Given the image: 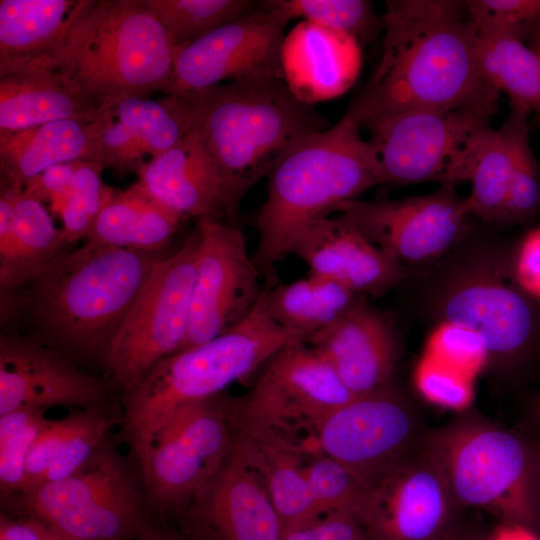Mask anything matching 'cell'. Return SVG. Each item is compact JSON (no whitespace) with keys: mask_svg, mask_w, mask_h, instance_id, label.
<instances>
[{"mask_svg":"<svg viewBox=\"0 0 540 540\" xmlns=\"http://www.w3.org/2000/svg\"><path fill=\"white\" fill-rule=\"evenodd\" d=\"M380 61L347 111L367 122L409 109L496 113L500 93L479 70L466 1L388 0Z\"/></svg>","mask_w":540,"mask_h":540,"instance_id":"cell-1","label":"cell"},{"mask_svg":"<svg viewBox=\"0 0 540 540\" xmlns=\"http://www.w3.org/2000/svg\"><path fill=\"white\" fill-rule=\"evenodd\" d=\"M361 128L346 112L334 125L300 139L268 173L252 256L264 279L274 275L275 263L307 226L384 184L379 160Z\"/></svg>","mask_w":540,"mask_h":540,"instance_id":"cell-2","label":"cell"},{"mask_svg":"<svg viewBox=\"0 0 540 540\" xmlns=\"http://www.w3.org/2000/svg\"><path fill=\"white\" fill-rule=\"evenodd\" d=\"M159 252L85 240L28 285L32 320L56 346L104 358L111 340L157 263Z\"/></svg>","mask_w":540,"mask_h":540,"instance_id":"cell-3","label":"cell"},{"mask_svg":"<svg viewBox=\"0 0 540 540\" xmlns=\"http://www.w3.org/2000/svg\"><path fill=\"white\" fill-rule=\"evenodd\" d=\"M175 52L144 0H86L64 39L42 59L72 79L96 105L106 106L167 94Z\"/></svg>","mask_w":540,"mask_h":540,"instance_id":"cell-4","label":"cell"},{"mask_svg":"<svg viewBox=\"0 0 540 540\" xmlns=\"http://www.w3.org/2000/svg\"><path fill=\"white\" fill-rule=\"evenodd\" d=\"M305 337L276 323L264 294L237 325L159 361L127 394L123 437L140 459L165 423L184 407L217 395L285 346Z\"/></svg>","mask_w":540,"mask_h":540,"instance_id":"cell-5","label":"cell"},{"mask_svg":"<svg viewBox=\"0 0 540 540\" xmlns=\"http://www.w3.org/2000/svg\"><path fill=\"white\" fill-rule=\"evenodd\" d=\"M192 128L247 192L300 139L329 127L282 75H260L182 94Z\"/></svg>","mask_w":540,"mask_h":540,"instance_id":"cell-6","label":"cell"},{"mask_svg":"<svg viewBox=\"0 0 540 540\" xmlns=\"http://www.w3.org/2000/svg\"><path fill=\"white\" fill-rule=\"evenodd\" d=\"M355 396L313 347L293 342L271 357L242 398L226 399L232 427L253 441L316 456V432L328 415Z\"/></svg>","mask_w":540,"mask_h":540,"instance_id":"cell-7","label":"cell"},{"mask_svg":"<svg viewBox=\"0 0 540 540\" xmlns=\"http://www.w3.org/2000/svg\"><path fill=\"white\" fill-rule=\"evenodd\" d=\"M426 443L456 503L483 509L504 523L527 526L538 519L535 451L520 437L489 423L467 420L435 433Z\"/></svg>","mask_w":540,"mask_h":540,"instance_id":"cell-8","label":"cell"},{"mask_svg":"<svg viewBox=\"0 0 540 540\" xmlns=\"http://www.w3.org/2000/svg\"><path fill=\"white\" fill-rule=\"evenodd\" d=\"M24 516L78 540H147L159 528L148 497L106 445L72 475L20 496Z\"/></svg>","mask_w":540,"mask_h":540,"instance_id":"cell-9","label":"cell"},{"mask_svg":"<svg viewBox=\"0 0 540 540\" xmlns=\"http://www.w3.org/2000/svg\"><path fill=\"white\" fill-rule=\"evenodd\" d=\"M198 246L195 229L177 251L157 263L109 344L104 359L125 394L175 353L185 337Z\"/></svg>","mask_w":540,"mask_h":540,"instance_id":"cell-10","label":"cell"},{"mask_svg":"<svg viewBox=\"0 0 540 540\" xmlns=\"http://www.w3.org/2000/svg\"><path fill=\"white\" fill-rule=\"evenodd\" d=\"M492 113L473 108L409 109L382 116L363 127L370 131L384 184L465 181L464 168L474 135L489 126Z\"/></svg>","mask_w":540,"mask_h":540,"instance_id":"cell-11","label":"cell"},{"mask_svg":"<svg viewBox=\"0 0 540 540\" xmlns=\"http://www.w3.org/2000/svg\"><path fill=\"white\" fill-rule=\"evenodd\" d=\"M225 399L220 395L175 413L139 459L151 510L190 504L224 462L233 440Z\"/></svg>","mask_w":540,"mask_h":540,"instance_id":"cell-12","label":"cell"},{"mask_svg":"<svg viewBox=\"0 0 540 540\" xmlns=\"http://www.w3.org/2000/svg\"><path fill=\"white\" fill-rule=\"evenodd\" d=\"M199 246L185 337L176 351L208 342L240 323L259 301L261 274L244 233L213 218L197 219Z\"/></svg>","mask_w":540,"mask_h":540,"instance_id":"cell-13","label":"cell"},{"mask_svg":"<svg viewBox=\"0 0 540 540\" xmlns=\"http://www.w3.org/2000/svg\"><path fill=\"white\" fill-rule=\"evenodd\" d=\"M418 439L412 409L390 387L353 398L328 415L315 435L318 455L341 464L367 488L404 459Z\"/></svg>","mask_w":540,"mask_h":540,"instance_id":"cell-14","label":"cell"},{"mask_svg":"<svg viewBox=\"0 0 540 540\" xmlns=\"http://www.w3.org/2000/svg\"><path fill=\"white\" fill-rule=\"evenodd\" d=\"M183 534L190 540H282L254 441L233 435L221 467L190 502Z\"/></svg>","mask_w":540,"mask_h":540,"instance_id":"cell-15","label":"cell"},{"mask_svg":"<svg viewBox=\"0 0 540 540\" xmlns=\"http://www.w3.org/2000/svg\"><path fill=\"white\" fill-rule=\"evenodd\" d=\"M338 212L367 240L405 265L433 260L461 236L471 214L455 191L441 184L437 191L398 200L354 199Z\"/></svg>","mask_w":540,"mask_h":540,"instance_id":"cell-16","label":"cell"},{"mask_svg":"<svg viewBox=\"0 0 540 540\" xmlns=\"http://www.w3.org/2000/svg\"><path fill=\"white\" fill-rule=\"evenodd\" d=\"M455 503L425 441L367 489L359 522L372 540H445Z\"/></svg>","mask_w":540,"mask_h":540,"instance_id":"cell-17","label":"cell"},{"mask_svg":"<svg viewBox=\"0 0 540 540\" xmlns=\"http://www.w3.org/2000/svg\"><path fill=\"white\" fill-rule=\"evenodd\" d=\"M287 22L261 2L247 15L176 47L167 94L200 91L260 75H282Z\"/></svg>","mask_w":540,"mask_h":540,"instance_id":"cell-18","label":"cell"},{"mask_svg":"<svg viewBox=\"0 0 540 540\" xmlns=\"http://www.w3.org/2000/svg\"><path fill=\"white\" fill-rule=\"evenodd\" d=\"M440 310L443 321L463 326L483 341L489 359L511 363L533 343L538 319L527 294L494 268L478 266L446 288Z\"/></svg>","mask_w":540,"mask_h":540,"instance_id":"cell-19","label":"cell"},{"mask_svg":"<svg viewBox=\"0 0 540 540\" xmlns=\"http://www.w3.org/2000/svg\"><path fill=\"white\" fill-rule=\"evenodd\" d=\"M105 383L83 372L49 345L0 336V415L54 406L100 407Z\"/></svg>","mask_w":540,"mask_h":540,"instance_id":"cell-20","label":"cell"},{"mask_svg":"<svg viewBox=\"0 0 540 540\" xmlns=\"http://www.w3.org/2000/svg\"><path fill=\"white\" fill-rule=\"evenodd\" d=\"M137 174L146 189L183 219L231 217L247 193L193 128L172 148L145 162Z\"/></svg>","mask_w":540,"mask_h":540,"instance_id":"cell-21","label":"cell"},{"mask_svg":"<svg viewBox=\"0 0 540 540\" xmlns=\"http://www.w3.org/2000/svg\"><path fill=\"white\" fill-rule=\"evenodd\" d=\"M288 253L306 263L310 273L359 295L381 296L407 277L405 265L367 240L341 216L325 217L307 226Z\"/></svg>","mask_w":540,"mask_h":540,"instance_id":"cell-22","label":"cell"},{"mask_svg":"<svg viewBox=\"0 0 540 540\" xmlns=\"http://www.w3.org/2000/svg\"><path fill=\"white\" fill-rule=\"evenodd\" d=\"M305 343L328 361L355 397L389 387L398 357L396 335L388 318L363 297Z\"/></svg>","mask_w":540,"mask_h":540,"instance_id":"cell-23","label":"cell"},{"mask_svg":"<svg viewBox=\"0 0 540 540\" xmlns=\"http://www.w3.org/2000/svg\"><path fill=\"white\" fill-rule=\"evenodd\" d=\"M361 45L351 36L308 21L285 35L281 73L303 102L336 98L355 83L361 68Z\"/></svg>","mask_w":540,"mask_h":540,"instance_id":"cell-24","label":"cell"},{"mask_svg":"<svg viewBox=\"0 0 540 540\" xmlns=\"http://www.w3.org/2000/svg\"><path fill=\"white\" fill-rule=\"evenodd\" d=\"M99 106L44 59L0 69V131L76 120L91 122Z\"/></svg>","mask_w":540,"mask_h":540,"instance_id":"cell-25","label":"cell"},{"mask_svg":"<svg viewBox=\"0 0 540 540\" xmlns=\"http://www.w3.org/2000/svg\"><path fill=\"white\" fill-rule=\"evenodd\" d=\"M61 230L43 204L0 183V285L29 284L67 249Z\"/></svg>","mask_w":540,"mask_h":540,"instance_id":"cell-26","label":"cell"},{"mask_svg":"<svg viewBox=\"0 0 540 540\" xmlns=\"http://www.w3.org/2000/svg\"><path fill=\"white\" fill-rule=\"evenodd\" d=\"M79 160L100 163L94 121L61 120L0 131V183L11 188L23 189L46 168Z\"/></svg>","mask_w":540,"mask_h":540,"instance_id":"cell-27","label":"cell"},{"mask_svg":"<svg viewBox=\"0 0 540 540\" xmlns=\"http://www.w3.org/2000/svg\"><path fill=\"white\" fill-rule=\"evenodd\" d=\"M111 424L100 407L75 410L61 419L49 420L28 455L24 489L34 490L81 469L103 446Z\"/></svg>","mask_w":540,"mask_h":540,"instance_id":"cell-28","label":"cell"},{"mask_svg":"<svg viewBox=\"0 0 540 540\" xmlns=\"http://www.w3.org/2000/svg\"><path fill=\"white\" fill-rule=\"evenodd\" d=\"M182 220L181 215L137 181L114 193L86 240L118 248L160 252Z\"/></svg>","mask_w":540,"mask_h":540,"instance_id":"cell-29","label":"cell"},{"mask_svg":"<svg viewBox=\"0 0 540 540\" xmlns=\"http://www.w3.org/2000/svg\"><path fill=\"white\" fill-rule=\"evenodd\" d=\"M86 0H1L0 69L49 56Z\"/></svg>","mask_w":540,"mask_h":540,"instance_id":"cell-30","label":"cell"},{"mask_svg":"<svg viewBox=\"0 0 540 540\" xmlns=\"http://www.w3.org/2000/svg\"><path fill=\"white\" fill-rule=\"evenodd\" d=\"M263 294L273 320L306 340L335 322L362 297L310 272L307 277L287 284H277L272 275L264 279Z\"/></svg>","mask_w":540,"mask_h":540,"instance_id":"cell-31","label":"cell"},{"mask_svg":"<svg viewBox=\"0 0 540 540\" xmlns=\"http://www.w3.org/2000/svg\"><path fill=\"white\" fill-rule=\"evenodd\" d=\"M475 52L482 77L509 97L512 109L540 115L537 51L517 39L475 28Z\"/></svg>","mask_w":540,"mask_h":540,"instance_id":"cell-32","label":"cell"},{"mask_svg":"<svg viewBox=\"0 0 540 540\" xmlns=\"http://www.w3.org/2000/svg\"><path fill=\"white\" fill-rule=\"evenodd\" d=\"M512 171L509 133L487 126L472 138L465 159V181L471 192L465 203L471 214L486 221H504Z\"/></svg>","mask_w":540,"mask_h":540,"instance_id":"cell-33","label":"cell"},{"mask_svg":"<svg viewBox=\"0 0 540 540\" xmlns=\"http://www.w3.org/2000/svg\"><path fill=\"white\" fill-rule=\"evenodd\" d=\"M254 442L258 449L269 496L283 528V535L323 517L299 456L269 444Z\"/></svg>","mask_w":540,"mask_h":540,"instance_id":"cell-34","label":"cell"},{"mask_svg":"<svg viewBox=\"0 0 540 540\" xmlns=\"http://www.w3.org/2000/svg\"><path fill=\"white\" fill-rule=\"evenodd\" d=\"M106 106L130 128L149 160L172 148L192 128L189 106L182 94H165L158 99L130 97Z\"/></svg>","mask_w":540,"mask_h":540,"instance_id":"cell-35","label":"cell"},{"mask_svg":"<svg viewBox=\"0 0 540 540\" xmlns=\"http://www.w3.org/2000/svg\"><path fill=\"white\" fill-rule=\"evenodd\" d=\"M175 47L190 43L257 8L249 0H144Z\"/></svg>","mask_w":540,"mask_h":540,"instance_id":"cell-36","label":"cell"},{"mask_svg":"<svg viewBox=\"0 0 540 540\" xmlns=\"http://www.w3.org/2000/svg\"><path fill=\"white\" fill-rule=\"evenodd\" d=\"M262 3L287 23L300 18L345 33L360 45L371 42L383 28L381 16L366 0H267Z\"/></svg>","mask_w":540,"mask_h":540,"instance_id":"cell-37","label":"cell"},{"mask_svg":"<svg viewBox=\"0 0 540 540\" xmlns=\"http://www.w3.org/2000/svg\"><path fill=\"white\" fill-rule=\"evenodd\" d=\"M528 113L516 109L504 122L512 149V171L504 221L522 222L540 211V164L529 140Z\"/></svg>","mask_w":540,"mask_h":540,"instance_id":"cell-38","label":"cell"},{"mask_svg":"<svg viewBox=\"0 0 540 540\" xmlns=\"http://www.w3.org/2000/svg\"><path fill=\"white\" fill-rule=\"evenodd\" d=\"M49 419L43 410L23 409L0 415V492L20 493L30 450Z\"/></svg>","mask_w":540,"mask_h":540,"instance_id":"cell-39","label":"cell"},{"mask_svg":"<svg viewBox=\"0 0 540 540\" xmlns=\"http://www.w3.org/2000/svg\"><path fill=\"white\" fill-rule=\"evenodd\" d=\"M303 470L323 516L345 513L359 521L368 489L366 486L341 464L324 455L313 456Z\"/></svg>","mask_w":540,"mask_h":540,"instance_id":"cell-40","label":"cell"},{"mask_svg":"<svg viewBox=\"0 0 540 540\" xmlns=\"http://www.w3.org/2000/svg\"><path fill=\"white\" fill-rule=\"evenodd\" d=\"M475 28L529 43L540 33V0H468Z\"/></svg>","mask_w":540,"mask_h":540,"instance_id":"cell-41","label":"cell"},{"mask_svg":"<svg viewBox=\"0 0 540 540\" xmlns=\"http://www.w3.org/2000/svg\"><path fill=\"white\" fill-rule=\"evenodd\" d=\"M474 378L489 360L481 338L468 328L442 321L430 334L423 353Z\"/></svg>","mask_w":540,"mask_h":540,"instance_id":"cell-42","label":"cell"},{"mask_svg":"<svg viewBox=\"0 0 540 540\" xmlns=\"http://www.w3.org/2000/svg\"><path fill=\"white\" fill-rule=\"evenodd\" d=\"M93 121L101 165L123 174L132 171L137 173L148 156L130 128L110 106H99Z\"/></svg>","mask_w":540,"mask_h":540,"instance_id":"cell-43","label":"cell"},{"mask_svg":"<svg viewBox=\"0 0 540 540\" xmlns=\"http://www.w3.org/2000/svg\"><path fill=\"white\" fill-rule=\"evenodd\" d=\"M414 381L426 400L447 409H463L473 397L474 378L424 355L415 368Z\"/></svg>","mask_w":540,"mask_h":540,"instance_id":"cell-44","label":"cell"},{"mask_svg":"<svg viewBox=\"0 0 540 540\" xmlns=\"http://www.w3.org/2000/svg\"><path fill=\"white\" fill-rule=\"evenodd\" d=\"M103 169L104 167L98 162L74 161L72 191L66 198L94 223L116 192L115 189L105 185L102 179Z\"/></svg>","mask_w":540,"mask_h":540,"instance_id":"cell-45","label":"cell"},{"mask_svg":"<svg viewBox=\"0 0 540 540\" xmlns=\"http://www.w3.org/2000/svg\"><path fill=\"white\" fill-rule=\"evenodd\" d=\"M369 538L365 528L353 516L330 513L312 524L283 535L282 540H364Z\"/></svg>","mask_w":540,"mask_h":540,"instance_id":"cell-46","label":"cell"},{"mask_svg":"<svg viewBox=\"0 0 540 540\" xmlns=\"http://www.w3.org/2000/svg\"><path fill=\"white\" fill-rule=\"evenodd\" d=\"M73 162L46 168L26 182L24 193L41 203L49 201L55 211L72 191Z\"/></svg>","mask_w":540,"mask_h":540,"instance_id":"cell-47","label":"cell"},{"mask_svg":"<svg viewBox=\"0 0 540 540\" xmlns=\"http://www.w3.org/2000/svg\"><path fill=\"white\" fill-rule=\"evenodd\" d=\"M515 277L526 294L540 299V228L530 231L521 242Z\"/></svg>","mask_w":540,"mask_h":540,"instance_id":"cell-48","label":"cell"},{"mask_svg":"<svg viewBox=\"0 0 540 540\" xmlns=\"http://www.w3.org/2000/svg\"><path fill=\"white\" fill-rule=\"evenodd\" d=\"M0 540H41V536L32 517L14 519L1 513Z\"/></svg>","mask_w":540,"mask_h":540,"instance_id":"cell-49","label":"cell"},{"mask_svg":"<svg viewBox=\"0 0 540 540\" xmlns=\"http://www.w3.org/2000/svg\"><path fill=\"white\" fill-rule=\"evenodd\" d=\"M489 540H540L527 526L514 523H503Z\"/></svg>","mask_w":540,"mask_h":540,"instance_id":"cell-50","label":"cell"},{"mask_svg":"<svg viewBox=\"0 0 540 540\" xmlns=\"http://www.w3.org/2000/svg\"><path fill=\"white\" fill-rule=\"evenodd\" d=\"M33 519L36 522L41 540H78L53 530L35 518Z\"/></svg>","mask_w":540,"mask_h":540,"instance_id":"cell-51","label":"cell"},{"mask_svg":"<svg viewBox=\"0 0 540 540\" xmlns=\"http://www.w3.org/2000/svg\"><path fill=\"white\" fill-rule=\"evenodd\" d=\"M528 45L540 54V33L533 38Z\"/></svg>","mask_w":540,"mask_h":540,"instance_id":"cell-52","label":"cell"},{"mask_svg":"<svg viewBox=\"0 0 540 540\" xmlns=\"http://www.w3.org/2000/svg\"><path fill=\"white\" fill-rule=\"evenodd\" d=\"M147 540H168V531L160 529L156 536Z\"/></svg>","mask_w":540,"mask_h":540,"instance_id":"cell-53","label":"cell"},{"mask_svg":"<svg viewBox=\"0 0 540 540\" xmlns=\"http://www.w3.org/2000/svg\"><path fill=\"white\" fill-rule=\"evenodd\" d=\"M168 540H190V539L186 537L183 533L177 534L173 532H168Z\"/></svg>","mask_w":540,"mask_h":540,"instance_id":"cell-54","label":"cell"},{"mask_svg":"<svg viewBox=\"0 0 540 540\" xmlns=\"http://www.w3.org/2000/svg\"><path fill=\"white\" fill-rule=\"evenodd\" d=\"M535 458H536L537 471H538L539 480H540V447L535 450Z\"/></svg>","mask_w":540,"mask_h":540,"instance_id":"cell-55","label":"cell"},{"mask_svg":"<svg viewBox=\"0 0 540 540\" xmlns=\"http://www.w3.org/2000/svg\"><path fill=\"white\" fill-rule=\"evenodd\" d=\"M364 540H372V539H371V538L369 537V538H367V539H364Z\"/></svg>","mask_w":540,"mask_h":540,"instance_id":"cell-56","label":"cell"},{"mask_svg":"<svg viewBox=\"0 0 540 540\" xmlns=\"http://www.w3.org/2000/svg\"><path fill=\"white\" fill-rule=\"evenodd\" d=\"M463 540V539H462ZM464 540H467V539H464Z\"/></svg>","mask_w":540,"mask_h":540,"instance_id":"cell-57","label":"cell"}]
</instances>
